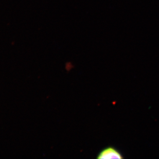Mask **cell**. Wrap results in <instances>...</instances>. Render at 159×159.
Wrapping results in <instances>:
<instances>
[{"mask_svg":"<svg viewBox=\"0 0 159 159\" xmlns=\"http://www.w3.org/2000/svg\"><path fill=\"white\" fill-rule=\"evenodd\" d=\"M96 158L98 159H124L122 153L113 146H108L99 152Z\"/></svg>","mask_w":159,"mask_h":159,"instance_id":"cell-1","label":"cell"}]
</instances>
